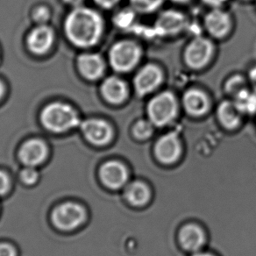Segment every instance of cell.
<instances>
[{
	"label": "cell",
	"mask_w": 256,
	"mask_h": 256,
	"mask_svg": "<svg viewBox=\"0 0 256 256\" xmlns=\"http://www.w3.org/2000/svg\"><path fill=\"white\" fill-rule=\"evenodd\" d=\"M65 32L76 46H92L103 32V20L96 11L79 8L72 11L65 22Z\"/></svg>",
	"instance_id": "6da1fadb"
},
{
	"label": "cell",
	"mask_w": 256,
	"mask_h": 256,
	"mask_svg": "<svg viewBox=\"0 0 256 256\" xmlns=\"http://www.w3.org/2000/svg\"><path fill=\"white\" fill-rule=\"evenodd\" d=\"M40 118L44 126L54 132H67L81 124L76 112L67 104H50L44 108Z\"/></svg>",
	"instance_id": "7a4b0ae2"
},
{
	"label": "cell",
	"mask_w": 256,
	"mask_h": 256,
	"mask_svg": "<svg viewBox=\"0 0 256 256\" xmlns=\"http://www.w3.org/2000/svg\"><path fill=\"white\" fill-rule=\"evenodd\" d=\"M178 114V102L174 93L166 90L158 93L146 106L148 118L154 126L162 128L170 124Z\"/></svg>",
	"instance_id": "3957f363"
},
{
	"label": "cell",
	"mask_w": 256,
	"mask_h": 256,
	"mask_svg": "<svg viewBox=\"0 0 256 256\" xmlns=\"http://www.w3.org/2000/svg\"><path fill=\"white\" fill-rule=\"evenodd\" d=\"M142 57V48L134 40H124L115 43L109 53L110 66L120 73L131 72Z\"/></svg>",
	"instance_id": "277c9868"
},
{
	"label": "cell",
	"mask_w": 256,
	"mask_h": 256,
	"mask_svg": "<svg viewBox=\"0 0 256 256\" xmlns=\"http://www.w3.org/2000/svg\"><path fill=\"white\" fill-rule=\"evenodd\" d=\"M214 43L206 37L195 36L187 44L184 52V60L188 68L200 70L206 67L214 54Z\"/></svg>",
	"instance_id": "5b68a950"
},
{
	"label": "cell",
	"mask_w": 256,
	"mask_h": 256,
	"mask_svg": "<svg viewBox=\"0 0 256 256\" xmlns=\"http://www.w3.org/2000/svg\"><path fill=\"white\" fill-rule=\"evenodd\" d=\"M164 72L154 64H146L140 68L134 78L136 93L140 96H148L156 90L164 82Z\"/></svg>",
	"instance_id": "8992f818"
},
{
	"label": "cell",
	"mask_w": 256,
	"mask_h": 256,
	"mask_svg": "<svg viewBox=\"0 0 256 256\" xmlns=\"http://www.w3.org/2000/svg\"><path fill=\"white\" fill-rule=\"evenodd\" d=\"M188 26L186 15L182 12L168 9L158 15L153 28L157 36L170 37L181 34Z\"/></svg>",
	"instance_id": "52a82bcc"
},
{
	"label": "cell",
	"mask_w": 256,
	"mask_h": 256,
	"mask_svg": "<svg viewBox=\"0 0 256 256\" xmlns=\"http://www.w3.org/2000/svg\"><path fill=\"white\" fill-rule=\"evenodd\" d=\"M86 220V212L81 206L75 203H65L56 207L52 214V220L57 228L72 231Z\"/></svg>",
	"instance_id": "ba28073f"
},
{
	"label": "cell",
	"mask_w": 256,
	"mask_h": 256,
	"mask_svg": "<svg viewBox=\"0 0 256 256\" xmlns=\"http://www.w3.org/2000/svg\"><path fill=\"white\" fill-rule=\"evenodd\" d=\"M204 26L210 36L215 39H223L231 31V16L221 8H212L204 16Z\"/></svg>",
	"instance_id": "9c48e42d"
},
{
	"label": "cell",
	"mask_w": 256,
	"mask_h": 256,
	"mask_svg": "<svg viewBox=\"0 0 256 256\" xmlns=\"http://www.w3.org/2000/svg\"><path fill=\"white\" fill-rule=\"evenodd\" d=\"M181 152L180 140L174 132L162 136L154 146V153L157 159L162 164H171L176 162Z\"/></svg>",
	"instance_id": "30bf717a"
},
{
	"label": "cell",
	"mask_w": 256,
	"mask_h": 256,
	"mask_svg": "<svg viewBox=\"0 0 256 256\" xmlns=\"http://www.w3.org/2000/svg\"><path fill=\"white\" fill-rule=\"evenodd\" d=\"M86 139L96 146H104L110 142L114 136L112 128L106 121L92 118L80 124Z\"/></svg>",
	"instance_id": "8fae6325"
},
{
	"label": "cell",
	"mask_w": 256,
	"mask_h": 256,
	"mask_svg": "<svg viewBox=\"0 0 256 256\" xmlns=\"http://www.w3.org/2000/svg\"><path fill=\"white\" fill-rule=\"evenodd\" d=\"M182 104L185 112L192 117H201L206 114L210 107V100L206 93L200 89H188L182 98Z\"/></svg>",
	"instance_id": "7c38bea8"
},
{
	"label": "cell",
	"mask_w": 256,
	"mask_h": 256,
	"mask_svg": "<svg viewBox=\"0 0 256 256\" xmlns=\"http://www.w3.org/2000/svg\"><path fill=\"white\" fill-rule=\"evenodd\" d=\"M128 176L126 168L120 162H108L100 170V178L104 184L112 190L124 186L128 182Z\"/></svg>",
	"instance_id": "4fadbf2b"
},
{
	"label": "cell",
	"mask_w": 256,
	"mask_h": 256,
	"mask_svg": "<svg viewBox=\"0 0 256 256\" xmlns=\"http://www.w3.org/2000/svg\"><path fill=\"white\" fill-rule=\"evenodd\" d=\"M206 242V237L204 232L202 228L196 224H186L179 232V242L182 246L188 252H198Z\"/></svg>",
	"instance_id": "5bb4252c"
},
{
	"label": "cell",
	"mask_w": 256,
	"mask_h": 256,
	"mask_svg": "<svg viewBox=\"0 0 256 256\" xmlns=\"http://www.w3.org/2000/svg\"><path fill=\"white\" fill-rule=\"evenodd\" d=\"M48 150L45 143L40 140H30L20 150V158L28 167L42 164L46 159Z\"/></svg>",
	"instance_id": "9a60e30c"
},
{
	"label": "cell",
	"mask_w": 256,
	"mask_h": 256,
	"mask_svg": "<svg viewBox=\"0 0 256 256\" xmlns=\"http://www.w3.org/2000/svg\"><path fill=\"white\" fill-rule=\"evenodd\" d=\"M101 92L109 103L120 104L128 98V86L122 79L117 76H110L102 84Z\"/></svg>",
	"instance_id": "2e32d148"
},
{
	"label": "cell",
	"mask_w": 256,
	"mask_h": 256,
	"mask_svg": "<svg viewBox=\"0 0 256 256\" xmlns=\"http://www.w3.org/2000/svg\"><path fill=\"white\" fill-rule=\"evenodd\" d=\"M54 34L52 29L42 25L30 32L28 38L29 48L32 53L42 54L50 50L53 44Z\"/></svg>",
	"instance_id": "e0dca14e"
},
{
	"label": "cell",
	"mask_w": 256,
	"mask_h": 256,
	"mask_svg": "<svg viewBox=\"0 0 256 256\" xmlns=\"http://www.w3.org/2000/svg\"><path fill=\"white\" fill-rule=\"evenodd\" d=\"M242 115L232 100H223L217 108L218 120L228 130L238 128L242 122Z\"/></svg>",
	"instance_id": "ac0fdd59"
},
{
	"label": "cell",
	"mask_w": 256,
	"mask_h": 256,
	"mask_svg": "<svg viewBox=\"0 0 256 256\" xmlns=\"http://www.w3.org/2000/svg\"><path fill=\"white\" fill-rule=\"evenodd\" d=\"M78 67L82 75L90 80L100 78L104 72V62L98 54H82L78 58Z\"/></svg>",
	"instance_id": "d6986e66"
},
{
	"label": "cell",
	"mask_w": 256,
	"mask_h": 256,
	"mask_svg": "<svg viewBox=\"0 0 256 256\" xmlns=\"http://www.w3.org/2000/svg\"><path fill=\"white\" fill-rule=\"evenodd\" d=\"M126 198L134 206H142L150 202L151 198L148 186L142 182H132L128 185L124 192Z\"/></svg>",
	"instance_id": "ffe728a7"
},
{
	"label": "cell",
	"mask_w": 256,
	"mask_h": 256,
	"mask_svg": "<svg viewBox=\"0 0 256 256\" xmlns=\"http://www.w3.org/2000/svg\"><path fill=\"white\" fill-rule=\"evenodd\" d=\"M242 114H256V92L246 88L232 98Z\"/></svg>",
	"instance_id": "44dd1931"
},
{
	"label": "cell",
	"mask_w": 256,
	"mask_h": 256,
	"mask_svg": "<svg viewBox=\"0 0 256 256\" xmlns=\"http://www.w3.org/2000/svg\"><path fill=\"white\" fill-rule=\"evenodd\" d=\"M131 8L140 14H150L158 11L164 4V0H129Z\"/></svg>",
	"instance_id": "7402d4cb"
},
{
	"label": "cell",
	"mask_w": 256,
	"mask_h": 256,
	"mask_svg": "<svg viewBox=\"0 0 256 256\" xmlns=\"http://www.w3.org/2000/svg\"><path fill=\"white\" fill-rule=\"evenodd\" d=\"M154 126L151 121L148 120H140L137 121L134 128H132V134L136 139L140 140H146L153 136Z\"/></svg>",
	"instance_id": "603a6c76"
},
{
	"label": "cell",
	"mask_w": 256,
	"mask_h": 256,
	"mask_svg": "<svg viewBox=\"0 0 256 256\" xmlns=\"http://www.w3.org/2000/svg\"><path fill=\"white\" fill-rule=\"evenodd\" d=\"M136 14V12L132 8L124 9L114 17V23L120 28H130L134 24Z\"/></svg>",
	"instance_id": "cb8c5ba5"
},
{
	"label": "cell",
	"mask_w": 256,
	"mask_h": 256,
	"mask_svg": "<svg viewBox=\"0 0 256 256\" xmlns=\"http://www.w3.org/2000/svg\"><path fill=\"white\" fill-rule=\"evenodd\" d=\"M246 80L242 78V76H232V78L228 79V82H226V92L228 93L229 96L232 98L236 96L238 92L246 89Z\"/></svg>",
	"instance_id": "d4e9b609"
},
{
	"label": "cell",
	"mask_w": 256,
	"mask_h": 256,
	"mask_svg": "<svg viewBox=\"0 0 256 256\" xmlns=\"http://www.w3.org/2000/svg\"><path fill=\"white\" fill-rule=\"evenodd\" d=\"M39 174L34 167H28L23 170L20 174V178L26 184H34L38 180Z\"/></svg>",
	"instance_id": "484cf974"
},
{
	"label": "cell",
	"mask_w": 256,
	"mask_h": 256,
	"mask_svg": "<svg viewBox=\"0 0 256 256\" xmlns=\"http://www.w3.org/2000/svg\"><path fill=\"white\" fill-rule=\"evenodd\" d=\"M10 179L8 174L3 171H0V196L4 195L10 188Z\"/></svg>",
	"instance_id": "4316f807"
},
{
	"label": "cell",
	"mask_w": 256,
	"mask_h": 256,
	"mask_svg": "<svg viewBox=\"0 0 256 256\" xmlns=\"http://www.w3.org/2000/svg\"><path fill=\"white\" fill-rule=\"evenodd\" d=\"M48 17H50V12L45 8H38L34 12V18H36V22H46Z\"/></svg>",
	"instance_id": "83f0119b"
},
{
	"label": "cell",
	"mask_w": 256,
	"mask_h": 256,
	"mask_svg": "<svg viewBox=\"0 0 256 256\" xmlns=\"http://www.w3.org/2000/svg\"><path fill=\"white\" fill-rule=\"evenodd\" d=\"M0 256H16V252L12 246L0 244Z\"/></svg>",
	"instance_id": "f1b7e54d"
},
{
	"label": "cell",
	"mask_w": 256,
	"mask_h": 256,
	"mask_svg": "<svg viewBox=\"0 0 256 256\" xmlns=\"http://www.w3.org/2000/svg\"><path fill=\"white\" fill-rule=\"evenodd\" d=\"M228 1V0H202L204 4H206L212 8H221Z\"/></svg>",
	"instance_id": "f546056e"
},
{
	"label": "cell",
	"mask_w": 256,
	"mask_h": 256,
	"mask_svg": "<svg viewBox=\"0 0 256 256\" xmlns=\"http://www.w3.org/2000/svg\"><path fill=\"white\" fill-rule=\"evenodd\" d=\"M100 6L104 8H112L115 6L120 0H95Z\"/></svg>",
	"instance_id": "4dcf8cb0"
},
{
	"label": "cell",
	"mask_w": 256,
	"mask_h": 256,
	"mask_svg": "<svg viewBox=\"0 0 256 256\" xmlns=\"http://www.w3.org/2000/svg\"><path fill=\"white\" fill-rule=\"evenodd\" d=\"M249 82L252 84L254 90L256 92V66L250 70L248 74Z\"/></svg>",
	"instance_id": "1f68e13d"
},
{
	"label": "cell",
	"mask_w": 256,
	"mask_h": 256,
	"mask_svg": "<svg viewBox=\"0 0 256 256\" xmlns=\"http://www.w3.org/2000/svg\"><path fill=\"white\" fill-rule=\"evenodd\" d=\"M68 4H73V6H78L81 4L84 0H65Z\"/></svg>",
	"instance_id": "d6a6232c"
},
{
	"label": "cell",
	"mask_w": 256,
	"mask_h": 256,
	"mask_svg": "<svg viewBox=\"0 0 256 256\" xmlns=\"http://www.w3.org/2000/svg\"><path fill=\"white\" fill-rule=\"evenodd\" d=\"M192 256H214L212 254H208V252H196L195 254Z\"/></svg>",
	"instance_id": "836d02e7"
},
{
	"label": "cell",
	"mask_w": 256,
	"mask_h": 256,
	"mask_svg": "<svg viewBox=\"0 0 256 256\" xmlns=\"http://www.w3.org/2000/svg\"><path fill=\"white\" fill-rule=\"evenodd\" d=\"M171 1L174 2V3H176V4H186L190 0H171Z\"/></svg>",
	"instance_id": "e575fe53"
},
{
	"label": "cell",
	"mask_w": 256,
	"mask_h": 256,
	"mask_svg": "<svg viewBox=\"0 0 256 256\" xmlns=\"http://www.w3.org/2000/svg\"><path fill=\"white\" fill-rule=\"evenodd\" d=\"M3 94H4V86L2 84V82H0V98Z\"/></svg>",
	"instance_id": "d590c367"
},
{
	"label": "cell",
	"mask_w": 256,
	"mask_h": 256,
	"mask_svg": "<svg viewBox=\"0 0 256 256\" xmlns=\"http://www.w3.org/2000/svg\"><path fill=\"white\" fill-rule=\"evenodd\" d=\"M242 1H249V0H242Z\"/></svg>",
	"instance_id": "8d00e7d4"
}]
</instances>
